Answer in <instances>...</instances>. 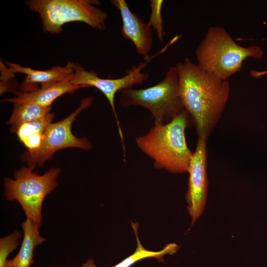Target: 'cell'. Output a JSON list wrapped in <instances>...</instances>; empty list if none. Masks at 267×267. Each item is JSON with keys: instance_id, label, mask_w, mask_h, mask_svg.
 I'll list each match as a JSON object with an SVG mask.
<instances>
[{"instance_id": "1", "label": "cell", "mask_w": 267, "mask_h": 267, "mask_svg": "<svg viewBox=\"0 0 267 267\" xmlns=\"http://www.w3.org/2000/svg\"><path fill=\"white\" fill-rule=\"evenodd\" d=\"M175 67L183 107L194 125L198 137L208 139L227 102L229 83L203 70L188 57Z\"/></svg>"}, {"instance_id": "2", "label": "cell", "mask_w": 267, "mask_h": 267, "mask_svg": "<svg viewBox=\"0 0 267 267\" xmlns=\"http://www.w3.org/2000/svg\"><path fill=\"white\" fill-rule=\"evenodd\" d=\"M190 118L184 110L164 125H154L135 141L153 161V166L173 174L188 173L193 152L188 147L185 130Z\"/></svg>"}, {"instance_id": "3", "label": "cell", "mask_w": 267, "mask_h": 267, "mask_svg": "<svg viewBox=\"0 0 267 267\" xmlns=\"http://www.w3.org/2000/svg\"><path fill=\"white\" fill-rule=\"evenodd\" d=\"M195 54L200 68L227 80L241 70L247 58H260L263 52L257 45L242 46L223 28L211 26L197 46Z\"/></svg>"}, {"instance_id": "4", "label": "cell", "mask_w": 267, "mask_h": 267, "mask_svg": "<svg viewBox=\"0 0 267 267\" xmlns=\"http://www.w3.org/2000/svg\"><path fill=\"white\" fill-rule=\"evenodd\" d=\"M121 106H140L148 110L154 125H164L172 121L185 109L179 93L177 69L170 67L163 80L144 89H125L120 91Z\"/></svg>"}, {"instance_id": "5", "label": "cell", "mask_w": 267, "mask_h": 267, "mask_svg": "<svg viewBox=\"0 0 267 267\" xmlns=\"http://www.w3.org/2000/svg\"><path fill=\"white\" fill-rule=\"evenodd\" d=\"M26 4L41 18L44 31L60 34L63 26L72 22H84L93 28L104 30L106 12L97 7L96 0H30Z\"/></svg>"}, {"instance_id": "6", "label": "cell", "mask_w": 267, "mask_h": 267, "mask_svg": "<svg viewBox=\"0 0 267 267\" xmlns=\"http://www.w3.org/2000/svg\"><path fill=\"white\" fill-rule=\"evenodd\" d=\"M35 167L23 166L14 173V179L6 178L4 195L10 201H17L26 219L40 227L43 222L42 205L47 195L57 186L59 169L53 168L42 175L34 172Z\"/></svg>"}, {"instance_id": "7", "label": "cell", "mask_w": 267, "mask_h": 267, "mask_svg": "<svg viewBox=\"0 0 267 267\" xmlns=\"http://www.w3.org/2000/svg\"><path fill=\"white\" fill-rule=\"evenodd\" d=\"M93 99V97L84 98L79 107L66 118L50 123L44 132L40 147L33 151L28 150L22 157L23 161L26 162L28 166H42L58 150L68 147L90 149L92 147L90 142L86 137L78 138L75 136L71 127L77 116L92 104Z\"/></svg>"}, {"instance_id": "8", "label": "cell", "mask_w": 267, "mask_h": 267, "mask_svg": "<svg viewBox=\"0 0 267 267\" xmlns=\"http://www.w3.org/2000/svg\"><path fill=\"white\" fill-rule=\"evenodd\" d=\"M152 57L145 58L144 62L140 63L137 66L125 71L126 75L117 79H103L99 77L94 71H87L78 63H75L74 73L72 84L76 86L93 87L99 89L107 99L114 113L123 146L124 155H126L125 145L124 141L123 132L120 124L115 106V94L121 90L133 88L137 84L145 82L149 78L147 73L142 70L152 59Z\"/></svg>"}, {"instance_id": "9", "label": "cell", "mask_w": 267, "mask_h": 267, "mask_svg": "<svg viewBox=\"0 0 267 267\" xmlns=\"http://www.w3.org/2000/svg\"><path fill=\"white\" fill-rule=\"evenodd\" d=\"M207 140L204 136L198 137L188 172V189L185 197L187 211L191 218V225L202 214L207 202L208 187Z\"/></svg>"}, {"instance_id": "10", "label": "cell", "mask_w": 267, "mask_h": 267, "mask_svg": "<svg viewBox=\"0 0 267 267\" xmlns=\"http://www.w3.org/2000/svg\"><path fill=\"white\" fill-rule=\"evenodd\" d=\"M111 2L120 12L123 36L134 44L136 51L144 57L151 50L153 38L151 28L142 18L132 12L125 0H112Z\"/></svg>"}, {"instance_id": "11", "label": "cell", "mask_w": 267, "mask_h": 267, "mask_svg": "<svg viewBox=\"0 0 267 267\" xmlns=\"http://www.w3.org/2000/svg\"><path fill=\"white\" fill-rule=\"evenodd\" d=\"M9 70L13 74L22 73L26 75L24 82L21 86L22 91H29L37 89L34 85L71 81L73 77L75 63L69 61L65 66H54L47 70H39L25 67L19 64L7 62Z\"/></svg>"}, {"instance_id": "12", "label": "cell", "mask_w": 267, "mask_h": 267, "mask_svg": "<svg viewBox=\"0 0 267 267\" xmlns=\"http://www.w3.org/2000/svg\"><path fill=\"white\" fill-rule=\"evenodd\" d=\"M84 86H76L71 81H62L41 84V88L29 91H15L16 96L6 98L2 101L13 104L34 103L45 107H50L53 101L67 93H73Z\"/></svg>"}, {"instance_id": "13", "label": "cell", "mask_w": 267, "mask_h": 267, "mask_svg": "<svg viewBox=\"0 0 267 267\" xmlns=\"http://www.w3.org/2000/svg\"><path fill=\"white\" fill-rule=\"evenodd\" d=\"M21 226L23 238L19 251L14 258L6 260L4 267H31L34 263L36 247L46 240L40 235V228L30 220L26 219Z\"/></svg>"}, {"instance_id": "14", "label": "cell", "mask_w": 267, "mask_h": 267, "mask_svg": "<svg viewBox=\"0 0 267 267\" xmlns=\"http://www.w3.org/2000/svg\"><path fill=\"white\" fill-rule=\"evenodd\" d=\"M131 225L134 233L137 246L135 251L131 256L112 267H131L136 262L145 258H155L158 261L163 262V257L167 254L172 255L176 253L179 246L176 243L166 245L162 250L158 251H150L145 248L141 243L138 236V223L131 222ZM82 267H97L94 261L89 259L82 266Z\"/></svg>"}, {"instance_id": "15", "label": "cell", "mask_w": 267, "mask_h": 267, "mask_svg": "<svg viewBox=\"0 0 267 267\" xmlns=\"http://www.w3.org/2000/svg\"><path fill=\"white\" fill-rule=\"evenodd\" d=\"M50 109L51 107L31 103L14 104L12 113L7 122V124L11 125L10 132L14 133L21 124L44 118L50 112Z\"/></svg>"}, {"instance_id": "16", "label": "cell", "mask_w": 267, "mask_h": 267, "mask_svg": "<svg viewBox=\"0 0 267 267\" xmlns=\"http://www.w3.org/2000/svg\"><path fill=\"white\" fill-rule=\"evenodd\" d=\"M54 114L49 112L44 118L35 121L24 123L20 125L14 132L21 142L27 137L38 134H44L48 125L52 123Z\"/></svg>"}, {"instance_id": "17", "label": "cell", "mask_w": 267, "mask_h": 267, "mask_svg": "<svg viewBox=\"0 0 267 267\" xmlns=\"http://www.w3.org/2000/svg\"><path fill=\"white\" fill-rule=\"evenodd\" d=\"M164 1L162 0H151L150 5L151 14L147 24L155 30L160 42L163 39V25L162 16V8Z\"/></svg>"}, {"instance_id": "18", "label": "cell", "mask_w": 267, "mask_h": 267, "mask_svg": "<svg viewBox=\"0 0 267 267\" xmlns=\"http://www.w3.org/2000/svg\"><path fill=\"white\" fill-rule=\"evenodd\" d=\"M21 233L15 231L11 234L0 239V267H4L7 258L19 246V240Z\"/></svg>"}]
</instances>
